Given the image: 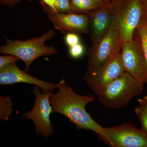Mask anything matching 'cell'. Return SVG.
Here are the masks:
<instances>
[{"label":"cell","mask_w":147,"mask_h":147,"mask_svg":"<svg viewBox=\"0 0 147 147\" xmlns=\"http://www.w3.org/2000/svg\"><path fill=\"white\" fill-rule=\"evenodd\" d=\"M12 103L9 96H0V119L8 121L9 116L12 114Z\"/></svg>","instance_id":"9a60e30c"},{"label":"cell","mask_w":147,"mask_h":147,"mask_svg":"<svg viewBox=\"0 0 147 147\" xmlns=\"http://www.w3.org/2000/svg\"><path fill=\"white\" fill-rule=\"evenodd\" d=\"M13 63L0 68V84L11 85L17 83L33 84L41 89L43 93H47L57 88L59 83L53 84L46 82L30 75L20 69Z\"/></svg>","instance_id":"7c38bea8"},{"label":"cell","mask_w":147,"mask_h":147,"mask_svg":"<svg viewBox=\"0 0 147 147\" xmlns=\"http://www.w3.org/2000/svg\"><path fill=\"white\" fill-rule=\"evenodd\" d=\"M146 22L141 0H128L117 15L112 29L118 32L123 42L131 41L136 29Z\"/></svg>","instance_id":"8992f818"},{"label":"cell","mask_w":147,"mask_h":147,"mask_svg":"<svg viewBox=\"0 0 147 147\" xmlns=\"http://www.w3.org/2000/svg\"><path fill=\"white\" fill-rule=\"evenodd\" d=\"M123 41L118 32L113 29L88 51L86 71H97L120 54Z\"/></svg>","instance_id":"277c9868"},{"label":"cell","mask_w":147,"mask_h":147,"mask_svg":"<svg viewBox=\"0 0 147 147\" xmlns=\"http://www.w3.org/2000/svg\"><path fill=\"white\" fill-rule=\"evenodd\" d=\"M39 87L35 85L33 93L35 96L34 104L32 108L22 114L24 120H32L34 124L35 133L45 138L52 137L55 133L50 119V114L53 113V108L50 104V97L52 92L41 93Z\"/></svg>","instance_id":"5b68a950"},{"label":"cell","mask_w":147,"mask_h":147,"mask_svg":"<svg viewBox=\"0 0 147 147\" xmlns=\"http://www.w3.org/2000/svg\"><path fill=\"white\" fill-rule=\"evenodd\" d=\"M125 72L119 54L97 71H86L84 79L88 86L96 94Z\"/></svg>","instance_id":"8fae6325"},{"label":"cell","mask_w":147,"mask_h":147,"mask_svg":"<svg viewBox=\"0 0 147 147\" xmlns=\"http://www.w3.org/2000/svg\"><path fill=\"white\" fill-rule=\"evenodd\" d=\"M23 1H32L34 0H0V3L7 7H12L18 3Z\"/></svg>","instance_id":"44dd1931"},{"label":"cell","mask_w":147,"mask_h":147,"mask_svg":"<svg viewBox=\"0 0 147 147\" xmlns=\"http://www.w3.org/2000/svg\"><path fill=\"white\" fill-rule=\"evenodd\" d=\"M65 41L69 47H71L80 43V38L77 34L69 32L66 34Z\"/></svg>","instance_id":"d6986e66"},{"label":"cell","mask_w":147,"mask_h":147,"mask_svg":"<svg viewBox=\"0 0 147 147\" xmlns=\"http://www.w3.org/2000/svg\"><path fill=\"white\" fill-rule=\"evenodd\" d=\"M128 0H111L110 2L89 13V34L95 45L112 29L117 15Z\"/></svg>","instance_id":"52a82bcc"},{"label":"cell","mask_w":147,"mask_h":147,"mask_svg":"<svg viewBox=\"0 0 147 147\" xmlns=\"http://www.w3.org/2000/svg\"><path fill=\"white\" fill-rule=\"evenodd\" d=\"M55 34V31L51 29L40 36L25 40H11L4 35L6 43L0 47V53L20 58L26 64L24 71L28 72L30 66L37 58L58 54V50L55 47L45 45V42L52 39Z\"/></svg>","instance_id":"7a4b0ae2"},{"label":"cell","mask_w":147,"mask_h":147,"mask_svg":"<svg viewBox=\"0 0 147 147\" xmlns=\"http://www.w3.org/2000/svg\"><path fill=\"white\" fill-rule=\"evenodd\" d=\"M73 13L87 14L103 6L105 0H69Z\"/></svg>","instance_id":"4fadbf2b"},{"label":"cell","mask_w":147,"mask_h":147,"mask_svg":"<svg viewBox=\"0 0 147 147\" xmlns=\"http://www.w3.org/2000/svg\"><path fill=\"white\" fill-rule=\"evenodd\" d=\"M58 92L50 97L53 113H59L69 120L77 129H87L94 131L98 138L107 144L108 141L106 128L95 121L87 112V104L93 102L92 94L82 95L76 93L71 87L62 79L59 83Z\"/></svg>","instance_id":"6da1fadb"},{"label":"cell","mask_w":147,"mask_h":147,"mask_svg":"<svg viewBox=\"0 0 147 147\" xmlns=\"http://www.w3.org/2000/svg\"><path fill=\"white\" fill-rule=\"evenodd\" d=\"M121 58L125 71L144 84L147 83V65L144 53L136 40L123 42Z\"/></svg>","instance_id":"ba28073f"},{"label":"cell","mask_w":147,"mask_h":147,"mask_svg":"<svg viewBox=\"0 0 147 147\" xmlns=\"http://www.w3.org/2000/svg\"><path fill=\"white\" fill-rule=\"evenodd\" d=\"M146 23H147V22H146Z\"/></svg>","instance_id":"484cf974"},{"label":"cell","mask_w":147,"mask_h":147,"mask_svg":"<svg viewBox=\"0 0 147 147\" xmlns=\"http://www.w3.org/2000/svg\"><path fill=\"white\" fill-rule=\"evenodd\" d=\"M138 101L140 107H142L147 113V96H146L143 98H139Z\"/></svg>","instance_id":"7402d4cb"},{"label":"cell","mask_w":147,"mask_h":147,"mask_svg":"<svg viewBox=\"0 0 147 147\" xmlns=\"http://www.w3.org/2000/svg\"><path fill=\"white\" fill-rule=\"evenodd\" d=\"M56 12L61 13H73L69 0H55Z\"/></svg>","instance_id":"2e32d148"},{"label":"cell","mask_w":147,"mask_h":147,"mask_svg":"<svg viewBox=\"0 0 147 147\" xmlns=\"http://www.w3.org/2000/svg\"><path fill=\"white\" fill-rule=\"evenodd\" d=\"M85 49L82 43H79L69 47V54L71 57L78 59L84 55Z\"/></svg>","instance_id":"ac0fdd59"},{"label":"cell","mask_w":147,"mask_h":147,"mask_svg":"<svg viewBox=\"0 0 147 147\" xmlns=\"http://www.w3.org/2000/svg\"><path fill=\"white\" fill-rule=\"evenodd\" d=\"M55 28L62 34L69 32L89 34V17L87 14L56 12L45 4L40 3Z\"/></svg>","instance_id":"30bf717a"},{"label":"cell","mask_w":147,"mask_h":147,"mask_svg":"<svg viewBox=\"0 0 147 147\" xmlns=\"http://www.w3.org/2000/svg\"><path fill=\"white\" fill-rule=\"evenodd\" d=\"M133 39L136 40L141 45L147 65V23L141 24L135 30Z\"/></svg>","instance_id":"5bb4252c"},{"label":"cell","mask_w":147,"mask_h":147,"mask_svg":"<svg viewBox=\"0 0 147 147\" xmlns=\"http://www.w3.org/2000/svg\"><path fill=\"white\" fill-rule=\"evenodd\" d=\"M110 1H111V0H105V2H106L107 4H108V3L110 2Z\"/></svg>","instance_id":"d4e9b609"},{"label":"cell","mask_w":147,"mask_h":147,"mask_svg":"<svg viewBox=\"0 0 147 147\" xmlns=\"http://www.w3.org/2000/svg\"><path fill=\"white\" fill-rule=\"evenodd\" d=\"M21 59L13 55L9 56H1L0 57V68L9 64L19 61Z\"/></svg>","instance_id":"ffe728a7"},{"label":"cell","mask_w":147,"mask_h":147,"mask_svg":"<svg viewBox=\"0 0 147 147\" xmlns=\"http://www.w3.org/2000/svg\"><path fill=\"white\" fill-rule=\"evenodd\" d=\"M108 141L106 144L113 147H147V133L133 124L125 123L106 128Z\"/></svg>","instance_id":"9c48e42d"},{"label":"cell","mask_w":147,"mask_h":147,"mask_svg":"<svg viewBox=\"0 0 147 147\" xmlns=\"http://www.w3.org/2000/svg\"><path fill=\"white\" fill-rule=\"evenodd\" d=\"M55 0H40V3H42L45 4L48 6L50 8L52 9L53 10L56 11L55 9Z\"/></svg>","instance_id":"603a6c76"},{"label":"cell","mask_w":147,"mask_h":147,"mask_svg":"<svg viewBox=\"0 0 147 147\" xmlns=\"http://www.w3.org/2000/svg\"><path fill=\"white\" fill-rule=\"evenodd\" d=\"M144 85L126 71L98 92V100L106 108L120 109L135 96L141 94Z\"/></svg>","instance_id":"3957f363"},{"label":"cell","mask_w":147,"mask_h":147,"mask_svg":"<svg viewBox=\"0 0 147 147\" xmlns=\"http://www.w3.org/2000/svg\"><path fill=\"white\" fill-rule=\"evenodd\" d=\"M135 113L142 125V128L147 133V113L139 106L135 109Z\"/></svg>","instance_id":"e0dca14e"},{"label":"cell","mask_w":147,"mask_h":147,"mask_svg":"<svg viewBox=\"0 0 147 147\" xmlns=\"http://www.w3.org/2000/svg\"><path fill=\"white\" fill-rule=\"evenodd\" d=\"M141 1L144 9L146 21L147 22V0H141Z\"/></svg>","instance_id":"cb8c5ba5"}]
</instances>
